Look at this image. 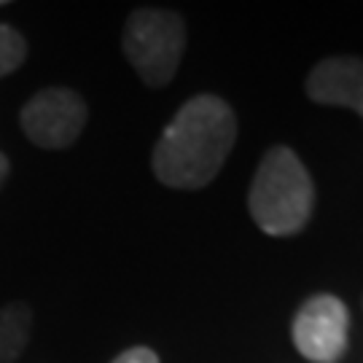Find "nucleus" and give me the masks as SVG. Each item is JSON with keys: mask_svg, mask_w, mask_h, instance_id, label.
Listing matches in <instances>:
<instances>
[{"mask_svg": "<svg viewBox=\"0 0 363 363\" xmlns=\"http://www.w3.org/2000/svg\"><path fill=\"white\" fill-rule=\"evenodd\" d=\"M27 60V43L19 30L11 25H0V78L22 67Z\"/></svg>", "mask_w": 363, "mask_h": 363, "instance_id": "6e6552de", "label": "nucleus"}, {"mask_svg": "<svg viewBox=\"0 0 363 363\" xmlns=\"http://www.w3.org/2000/svg\"><path fill=\"white\" fill-rule=\"evenodd\" d=\"M307 97L320 105L352 108L363 116V60L361 57H328L307 76Z\"/></svg>", "mask_w": 363, "mask_h": 363, "instance_id": "423d86ee", "label": "nucleus"}, {"mask_svg": "<svg viewBox=\"0 0 363 363\" xmlns=\"http://www.w3.org/2000/svg\"><path fill=\"white\" fill-rule=\"evenodd\" d=\"M347 325L350 315L342 298L331 294L312 296L296 312L294 345L307 361L337 363L347 350Z\"/></svg>", "mask_w": 363, "mask_h": 363, "instance_id": "39448f33", "label": "nucleus"}, {"mask_svg": "<svg viewBox=\"0 0 363 363\" xmlns=\"http://www.w3.org/2000/svg\"><path fill=\"white\" fill-rule=\"evenodd\" d=\"M237 143V116L218 94H196L181 105L156 140L151 167L167 189L196 191L216 181Z\"/></svg>", "mask_w": 363, "mask_h": 363, "instance_id": "f257e3e1", "label": "nucleus"}, {"mask_svg": "<svg viewBox=\"0 0 363 363\" xmlns=\"http://www.w3.org/2000/svg\"><path fill=\"white\" fill-rule=\"evenodd\" d=\"M111 363H159V355L151 347H130L121 355H116Z\"/></svg>", "mask_w": 363, "mask_h": 363, "instance_id": "1a4fd4ad", "label": "nucleus"}, {"mask_svg": "<svg viewBox=\"0 0 363 363\" xmlns=\"http://www.w3.org/2000/svg\"><path fill=\"white\" fill-rule=\"evenodd\" d=\"M89 121L84 97L65 86H49L33 94L19 113V127L27 140L46 151L70 148Z\"/></svg>", "mask_w": 363, "mask_h": 363, "instance_id": "20e7f679", "label": "nucleus"}, {"mask_svg": "<svg viewBox=\"0 0 363 363\" xmlns=\"http://www.w3.org/2000/svg\"><path fill=\"white\" fill-rule=\"evenodd\" d=\"M9 169H11V162H9V156L0 154V186L6 183V178H9Z\"/></svg>", "mask_w": 363, "mask_h": 363, "instance_id": "9d476101", "label": "nucleus"}, {"mask_svg": "<svg viewBox=\"0 0 363 363\" xmlns=\"http://www.w3.org/2000/svg\"><path fill=\"white\" fill-rule=\"evenodd\" d=\"M33 334V307L11 301L0 307V363H16Z\"/></svg>", "mask_w": 363, "mask_h": 363, "instance_id": "0eeeda50", "label": "nucleus"}, {"mask_svg": "<svg viewBox=\"0 0 363 363\" xmlns=\"http://www.w3.org/2000/svg\"><path fill=\"white\" fill-rule=\"evenodd\" d=\"M0 6H3V0H0Z\"/></svg>", "mask_w": 363, "mask_h": 363, "instance_id": "9b49d317", "label": "nucleus"}, {"mask_svg": "<svg viewBox=\"0 0 363 363\" xmlns=\"http://www.w3.org/2000/svg\"><path fill=\"white\" fill-rule=\"evenodd\" d=\"M124 57L145 86L162 89L178 73L186 52V25L167 9H135L124 25Z\"/></svg>", "mask_w": 363, "mask_h": 363, "instance_id": "7ed1b4c3", "label": "nucleus"}, {"mask_svg": "<svg viewBox=\"0 0 363 363\" xmlns=\"http://www.w3.org/2000/svg\"><path fill=\"white\" fill-rule=\"evenodd\" d=\"M312 205L315 186L301 159L286 145L269 148L247 194V208L256 226L272 237H291L307 226Z\"/></svg>", "mask_w": 363, "mask_h": 363, "instance_id": "f03ea898", "label": "nucleus"}]
</instances>
